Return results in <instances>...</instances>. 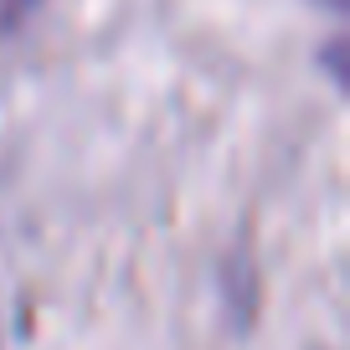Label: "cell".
Wrapping results in <instances>:
<instances>
[{
  "label": "cell",
  "mask_w": 350,
  "mask_h": 350,
  "mask_svg": "<svg viewBox=\"0 0 350 350\" xmlns=\"http://www.w3.org/2000/svg\"><path fill=\"white\" fill-rule=\"evenodd\" d=\"M36 5H42V0H0V36L16 31V26H21L26 16L36 11Z\"/></svg>",
  "instance_id": "6da1fadb"
},
{
  "label": "cell",
  "mask_w": 350,
  "mask_h": 350,
  "mask_svg": "<svg viewBox=\"0 0 350 350\" xmlns=\"http://www.w3.org/2000/svg\"><path fill=\"white\" fill-rule=\"evenodd\" d=\"M329 5H345V0H329Z\"/></svg>",
  "instance_id": "7a4b0ae2"
}]
</instances>
